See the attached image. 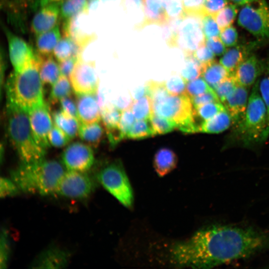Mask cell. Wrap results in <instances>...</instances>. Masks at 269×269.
Masks as SVG:
<instances>
[{"label": "cell", "mask_w": 269, "mask_h": 269, "mask_svg": "<svg viewBox=\"0 0 269 269\" xmlns=\"http://www.w3.org/2000/svg\"><path fill=\"white\" fill-rule=\"evenodd\" d=\"M268 250L269 230L216 224L172 245L169 257L178 267L209 269Z\"/></svg>", "instance_id": "cell-1"}, {"label": "cell", "mask_w": 269, "mask_h": 269, "mask_svg": "<svg viewBox=\"0 0 269 269\" xmlns=\"http://www.w3.org/2000/svg\"><path fill=\"white\" fill-rule=\"evenodd\" d=\"M65 169L62 162L44 158L33 163L21 162L10 174L20 191L45 196L56 193Z\"/></svg>", "instance_id": "cell-2"}, {"label": "cell", "mask_w": 269, "mask_h": 269, "mask_svg": "<svg viewBox=\"0 0 269 269\" xmlns=\"http://www.w3.org/2000/svg\"><path fill=\"white\" fill-rule=\"evenodd\" d=\"M39 66V57L36 53L22 70L13 71L9 75L6 85V101L27 112L45 104Z\"/></svg>", "instance_id": "cell-3"}, {"label": "cell", "mask_w": 269, "mask_h": 269, "mask_svg": "<svg viewBox=\"0 0 269 269\" xmlns=\"http://www.w3.org/2000/svg\"><path fill=\"white\" fill-rule=\"evenodd\" d=\"M5 114L6 134L21 162L33 163L45 158L46 150L34 138L28 113L6 101Z\"/></svg>", "instance_id": "cell-4"}, {"label": "cell", "mask_w": 269, "mask_h": 269, "mask_svg": "<svg viewBox=\"0 0 269 269\" xmlns=\"http://www.w3.org/2000/svg\"><path fill=\"white\" fill-rule=\"evenodd\" d=\"M259 82V79L252 87L243 119L234 127L235 134L246 146L262 142L269 136L267 111Z\"/></svg>", "instance_id": "cell-5"}, {"label": "cell", "mask_w": 269, "mask_h": 269, "mask_svg": "<svg viewBox=\"0 0 269 269\" xmlns=\"http://www.w3.org/2000/svg\"><path fill=\"white\" fill-rule=\"evenodd\" d=\"M153 113L173 122L180 130L187 133L198 132L194 108L191 98L187 95H169L152 103Z\"/></svg>", "instance_id": "cell-6"}, {"label": "cell", "mask_w": 269, "mask_h": 269, "mask_svg": "<svg viewBox=\"0 0 269 269\" xmlns=\"http://www.w3.org/2000/svg\"><path fill=\"white\" fill-rule=\"evenodd\" d=\"M97 177L102 185L124 206L132 207L133 192L121 161H115L104 166Z\"/></svg>", "instance_id": "cell-7"}, {"label": "cell", "mask_w": 269, "mask_h": 269, "mask_svg": "<svg viewBox=\"0 0 269 269\" xmlns=\"http://www.w3.org/2000/svg\"><path fill=\"white\" fill-rule=\"evenodd\" d=\"M238 23L258 42H269V3L266 0H257L243 5Z\"/></svg>", "instance_id": "cell-8"}, {"label": "cell", "mask_w": 269, "mask_h": 269, "mask_svg": "<svg viewBox=\"0 0 269 269\" xmlns=\"http://www.w3.org/2000/svg\"><path fill=\"white\" fill-rule=\"evenodd\" d=\"M203 15H184L178 30L177 47L183 51L184 55H191L204 44L206 38L203 31Z\"/></svg>", "instance_id": "cell-9"}, {"label": "cell", "mask_w": 269, "mask_h": 269, "mask_svg": "<svg viewBox=\"0 0 269 269\" xmlns=\"http://www.w3.org/2000/svg\"><path fill=\"white\" fill-rule=\"evenodd\" d=\"M94 189V182L85 172L68 170L60 179L56 193L71 199H81L88 197Z\"/></svg>", "instance_id": "cell-10"}, {"label": "cell", "mask_w": 269, "mask_h": 269, "mask_svg": "<svg viewBox=\"0 0 269 269\" xmlns=\"http://www.w3.org/2000/svg\"><path fill=\"white\" fill-rule=\"evenodd\" d=\"M69 80L76 95L98 93L99 80L94 62L85 61L80 56Z\"/></svg>", "instance_id": "cell-11"}, {"label": "cell", "mask_w": 269, "mask_h": 269, "mask_svg": "<svg viewBox=\"0 0 269 269\" xmlns=\"http://www.w3.org/2000/svg\"><path fill=\"white\" fill-rule=\"evenodd\" d=\"M62 162L67 170L86 172L94 163L92 147L80 141L68 144L61 154Z\"/></svg>", "instance_id": "cell-12"}, {"label": "cell", "mask_w": 269, "mask_h": 269, "mask_svg": "<svg viewBox=\"0 0 269 269\" xmlns=\"http://www.w3.org/2000/svg\"><path fill=\"white\" fill-rule=\"evenodd\" d=\"M28 113L34 138L39 145L46 150L50 146L48 134L54 124L49 106L45 103Z\"/></svg>", "instance_id": "cell-13"}, {"label": "cell", "mask_w": 269, "mask_h": 269, "mask_svg": "<svg viewBox=\"0 0 269 269\" xmlns=\"http://www.w3.org/2000/svg\"><path fill=\"white\" fill-rule=\"evenodd\" d=\"M8 46L9 57L13 71H19L35 56L36 53L25 40L2 26Z\"/></svg>", "instance_id": "cell-14"}, {"label": "cell", "mask_w": 269, "mask_h": 269, "mask_svg": "<svg viewBox=\"0 0 269 269\" xmlns=\"http://www.w3.org/2000/svg\"><path fill=\"white\" fill-rule=\"evenodd\" d=\"M265 67L266 62L261 60L255 54L251 53L239 65L232 75L238 85L249 88L263 75Z\"/></svg>", "instance_id": "cell-15"}, {"label": "cell", "mask_w": 269, "mask_h": 269, "mask_svg": "<svg viewBox=\"0 0 269 269\" xmlns=\"http://www.w3.org/2000/svg\"><path fill=\"white\" fill-rule=\"evenodd\" d=\"M60 3H50L40 7L33 16L30 24V29L34 35L48 31L58 25L60 17Z\"/></svg>", "instance_id": "cell-16"}, {"label": "cell", "mask_w": 269, "mask_h": 269, "mask_svg": "<svg viewBox=\"0 0 269 269\" xmlns=\"http://www.w3.org/2000/svg\"><path fill=\"white\" fill-rule=\"evenodd\" d=\"M97 93L76 95L78 119L80 123L90 124L101 121Z\"/></svg>", "instance_id": "cell-17"}, {"label": "cell", "mask_w": 269, "mask_h": 269, "mask_svg": "<svg viewBox=\"0 0 269 269\" xmlns=\"http://www.w3.org/2000/svg\"><path fill=\"white\" fill-rule=\"evenodd\" d=\"M248 89L238 85L223 103L231 117L234 127L242 121L245 115L250 95Z\"/></svg>", "instance_id": "cell-18"}, {"label": "cell", "mask_w": 269, "mask_h": 269, "mask_svg": "<svg viewBox=\"0 0 269 269\" xmlns=\"http://www.w3.org/2000/svg\"><path fill=\"white\" fill-rule=\"evenodd\" d=\"M68 252L56 247L44 250L32 263L31 268L36 269H61L65 268L69 261Z\"/></svg>", "instance_id": "cell-19"}, {"label": "cell", "mask_w": 269, "mask_h": 269, "mask_svg": "<svg viewBox=\"0 0 269 269\" xmlns=\"http://www.w3.org/2000/svg\"><path fill=\"white\" fill-rule=\"evenodd\" d=\"M144 17L136 26L138 29L149 25L162 26L169 21V18L162 0H143Z\"/></svg>", "instance_id": "cell-20"}, {"label": "cell", "mask_w": 269, "mask_h": 269, "mask_svg": "<svg viewBox=\"0 0 269 269\" xmlns=\"http://www.w3.org/2000/svg\"><path fill=\"white\" fill-rule=\"evenodd\" d=\"M257 44L236 45L227 50L222 55L219 62L232 74L239 65L251 54V50Z\"/></svg>", "instance_id": "cell-21"}, {"label": "cell", "mask_w": 269, "mask_h": 269, "mask_svg": "<svg viewBox=\"0 0 269 269\" xmlns=\"http://www.w3.org/2000/svg\"><path fill=\"white\" fill-rule=\"evenodd\" d=\"M1 4L11 20L17 22H22L30 10L39 6L38 0H1Z\"/></svg>", "instance_id": "cell-22"}, {"label": "cell", "mask_w": 269, "mask_h": 269, "mask_svg": "<svg viewBox=\"0 0 269 269\" xmlns=\"http://www.w3.org/2000/svg\"><path fill=\"white\" fill-rule=\"evenodd\" d=\"M177 162V156L172 149L162 147L154 154L153 166L158 175L163 177L175 168Z\"/></svg>", "instance_id": "cell-23"}, {"label": "cell", "mask_w": 269, "mask_h": 269, "mask_svg": "<svg viewBox=\"0 0 269 269\" xmlns=\"http://www.w3.org/2000/svg\"><path fill=\"white\" fill-rule=\"evenodd\" d=\"M61 38L58 25L52 29L36 35V53L40 56L52 55L56 44Z\"/></svg>", "instance_id": "cell-24"}, {"label": "cell", "mask_w": 269, "mask_h": 269, "mask_svg": "<svg viewBox=\"0 0 269 269\" xmlns=\"http://www.w3.org/2000/svg\"><path fill=\"white\" fill-rule=\"evenodd\" d=\"M232 125L231 117L225 110L208 120L202 121L199 125L198 132L218 134L225 131Z\"/></svg>", "instance_id": "cell-25"}, {"label": "cell", "mask_w": 269, "mask_h": 269, "mask_svg": "<svg viewBox=\"0 0 269 269\" xmlns=\"http://www.w3.org/2000/svg\"><path fill=\"white\" fill-rule=\"evenodd\" d=\"M52 119L54 124L71 139L78 135L80 123L77 118L61 109L53 113Z\"/></svg>", "instance_id": "cell-26"}, {"label": "cell", "mask_w": 269, "mask_h": 269, "mask_svg": "<svg viewBox=\"0 0 269 269\" xmlns=\"http://www.w3.org/2000/svg\"><path fill=\"white\" fill-rule=\"evenodd\" d=\"M230 75L223 66L215 59L202 64L201 76L213 89Z\"/></svg>", "instance_id": "cell-27"}, {"label": "cell", "mask_w": 269, "mask_h": 269, "mask_svg": "<svg viewBox=\"0 0 269 269\" xmlns=\"http://www.w3.org/2000/svg\"><path fill=\"white\" fill-rule=\"evenodd\" d=\"M105 132V130L101 121L90 124L80 123L78 135L85 143L96 148L102 140Z\"/></svg>", "instance_id": "cell-28"}, {"label": "cell", "mask_w": 269, "mask_h": 269, "mask_svg": "<svg viewBox=\"0 0 269 269\" xmlns=\"http://www.w3.org/2000/svg\"><path fill=\"white\" fill-rule=\"evenodd\" d=\"M39 61V74L43 85L51 86L56 82L61 75L59 64L52 55L42 56L38 54Z\"/></svg>", "instance_id": "cell-29"}, {"label": "cell", "mask_w": 269, "mask_h": 269, "mask_svg": "<svg viewBox=\"0 0 269 269\" xmlns=\"http://www.w3.org/2000/svg\"><path fill=\"white\" fill-rule=\"evenodd\" d=\"M73 91L69 78L61 74L58 80L52 86L49 101L54 105L65 97L71 96Z\"/></svg>", "instance_id": "cell-30"}, {"label": "cell", "mask_w": 269, "mask_h": 269, "mask_svg": "<svg viewBox=\"0 0 269 269\" xmlns=\"http://www.w3.org/2000/svg\"><path fill=\"white\" fill-rule=\"evenodd\" d=\"M89 10L88 0H63L60 3V17L69 19Z\"/></svg>", "instance_id": "cell-31"}, {"label": "cell", "mask_w": 269, "mask_h": 269, "mask_svg": "<svg viewBox=\"0 0 269 269\" xmlns=\"http://www.w3.org/2000/svg\"><path fill=\"white\" fill-rule=\"evenodd\" d=\"M122 111L114 104H107L101 109V122L105 131L120 127Z\"/></svg>", "instance_id": "cell-32"}, {"label": "cell", "mask_w": 269, "mask_h": 269, "mask_svg": "<svg viewBox=\"0 0 269 269\" xmlns=\"http://www.w3.org/2000/svg\"><path fill=\"white\" fill-rule=\"evenodd\" d=\"M238 12L237 5L234 3H229L213 16L221 30L232 25Z\"/></svg>", "instance_id": "cell-33"}, {"label": "cell", "mask_w": 269, "mask_h": 269, "mask_svg": "<svg viewBox=\"0 0 269 269\" xmlns=\"http://www.w3.org/2000/svg\"><path fill=\"white\" fill-rule=\"evenodd\" d=\"M137 120L149 119L153 114L152 104L150 97L145 96L134 101L130 109Z\"/></svg>", "instance_id": "cell-34"}, {"label": "cell", "mask_w": 269, "mask_h": 269, "mask_svg": "<svg viewBox=\"0 0 269 269\" xmlns=\"http://www.w3.org/2000/svg\"><path fill=\"white\" fill-rule=\"evenodd\" d=\"M155 135L149 119L137 120L129 131L127 138L140 139Z\"/></svg>", "instance_id": "cell-35"}, {"label": "cell", "mask_w": 269, "mask_h": 269, "mask_svg": "<svg viewBox=\"0 0 269 269\" xmlns=\"http://www.w3.org/2000/svg\"><path fill=\"white\" fill-rule=\"evenodd\" d=\"M184 57L185 65L180 75L187 82L201 76L202 64L193 56V54L185 55Z\"/></svg>", "instance_id": "cell-36"}, {"label": "cell", "mask_w": 269, "mask_h": 269, "mask_svg": "<svg viewBox=\"0 0 269 269\" xmlns=\"http://www.w3.org/2000/svg\"><path fill=\"white\" fill-rule=\"evenodd\" d=\"M195 117L202 121L208 120L226 110L221 102H213L194 108Z\"/></svg>", "instance_id": "cell-37"}, {"label": "cell", "mask_w": 269, "mask_h": 269, "mask_svg": "<svg viewBox=\"0 0 269 269\" xmlns=\"http://www.w3.org/2000/svg\"><path fill=\"white\" fill-rule=\"evenodd\" d=\"M53 54L58 62L74 57L73 40L67 37L61 38L55 47Z\"/></svg>", "instance_id": "cell-38"}, {"label": "cell", "mask_w": 269, "mask_h": 269, "mask_svg": "<svg viewBox=\"0 0 269 269\" xmlns=\"http://www.w3.org/2000/svg\"><path fill=\"white\" fill-rule=\"evenodd\" d=\"M149 120L155 134L168 133L177 128L172 121L153 113Z\"/></svg>", "instance_id": "cell-39"}, {"label": "cell", "mask_w": 269, "mask_h": 269, "mask_svg": "<svg viewBox=\"0 0 269 269\" xmlns=\"http://www.w3.org/2000/svg\"><path fill=\"white\" fill-rule=\"evenodd\" d=\"M238 85L232 74H231L213 89L221 102L223 103Z\"/></svg>", "instance_id": "cell-40"}, {"label": "cell", "mask_w": 269, "mask_h": 269, "mask_svg": "<svg viewBox=\"0 0 269 269\" xmlns=\"http://www.w3.org/2000/svg\"><path fill=\"white\" fill-rule=\"evenodd\" d=\"M213 91L214 89L202 77L189 81L186 84V95L190 98Z\"/></svg>", "instance_id": "cell-41"}, {"label": "cell", "mask_w": 269, "mask_h": 269, "mask_svg": "<svg viewBox=\"0 0 269 269\" xmlns=\"http://www.w3.org/2000/svg\"><path fill=\"white\" fill-rule=\"evenodd\" d=\"M165 87L171 95H186L187 82L181 75H174L164 82Z\"/></svg>", "instance_id": "cell-42"}, {"label": "cell", "mask_w": 269, "mask_h": 269, "mask_svg": "<svg viewBox=\"0 0 269 269\" xmlns=\"http://www.w3.org/2000/svg\"><path fill=\"white\" fill-rule=\"evenodd\" d=\"M8 233L2 229L0 239V269L7 268L10 255V246Z\"/></svg>", "instance_id": "cell-43"}, {"label": "cell", "mask_w": 269, "mask_h": 269, "mask_svg": "<svg viewBox=\"0 0 269 269\" xmlns=\"http://www.w3.org/2000/svg\"><path fill=\"white\" fill-rule=\"evenodd\" d=\"M263 74L262 78L259 79V88L267 109L269 129V60L266 62V67Z\"/></svg>", "instance_id": "cell-44"}, {"label": "cell", "mask_w": 269, "mask_h": 269, "mask_svg": "<svg viewBox=\"0 0 269 269\" xmlns=\"http://www.w3.org/2000/svg\"><path fill=\"white\" fill-rule=\"evenodd\" d=\"M146 84L148 88L149 96L151 99L152 103L160 101L170 95L165 87L164 82L150 80Z\"/></svg>", "instance_id": "cell-45"}, {"label": "cell", "mask_w": 269, "mask_h": 269, "mask_svg": "<svg viewBox=\"0 0 269 269\" xmlns=\"http://www.w3.org/2000/svg\"><path fill=\"white\" fill-rule=\"evenodd\" d=\"M202 22L206 39L219 37L221 29L212 15L204 14L202 17Z\"/></svg>", "instance_id": "cell-46"}, {"label": "cell", "mask_w": 269, "mask_h": 269, "mask_svg": "<svg viewBox=\"0 0 269 269\" xmlns=\"http://www.w3.org/2000/svg\"><path fill=\"white\" fill-rule=\"evenodd\" d=\"M48 140L50 145L59 148L68 144L71 139L63 131L53 124L48 134Z\"/></svg>", "instance_id": "cell-47"}, {"label": "cell", "mask_w": 269, "mask_h": 269, "mask_svg": "<svg viewBox=\"0 0 269 269\" xmlns=\"http://www.w3.org/2000/svg\"><path fill=\"white\" fill-rule=\"evenodd\" d=\"M219 37L226 47H232L237 45L238 33L232 25L221 29Z\"/></svg>", "instance_id": "cell-48"}, {"label": "cell", "mask_w": 269, "mask_h": 269, "mask_svg": "<svg viewBox=\"0 0 269 269\" xmlns=\"http://www.w3.org/2000/svg\"><path fill=\"white\" fill-rule=\"evenodd\" d=\"M184 14L204 15L203 6L205 0H182Z\"/></svg>", "instance_id": "cell-49"}, {"label": "cell", "mask_w": 269, "mask_h": 269, "mask_svg": "<svg viewBox=\"0 0 269 269\" xmlns=\"http://www.w3.org/2000/svg\"><path fill=\"white\" fill-rule=\"evenodd\" d=\"M19 189L12 179L1 177L0 180V197L5 198L16 195Z\"/></svg>", "instance_id": "cell-50"}, {"label": "cell", "mask_w": 269, "mask_h": 269, "mask_svg": "<svg viewBox=\"0 0 269 269\" xmlns=\"http://www.w3.org/2000/svg\"><path fill=\"white\" fill-rule=\"evenodd\" d=\"M135 118L131 110L122 111L120 127L125 138L127 137L129 131L135 122Z\"/></svg>", "instance_id": "cell-51"}, {"label": "cell", "mask_w": 269, "mask_h": 269, "mask_svg": "<svg viewBox=\"0 0 269 269\" xmlns=\"http://www.w3.org/2000/svg\"><path fill=\"white\" fill-rule=\"evenodd\" d=\"M193 56L201 64H203L214 60L215 55L205 43L193 53Z\"/></svg>", "instance_id": "cell-52"}, {"label": "cell", "mask_w": 269, "mask_h": 269, "mask_svg": "<svg viewBox=\"0 0 269 269\" xmlns=\"http://www.w3.org/2000/svg\"><path fill=\"white\" fill-rule=\"evenodd\" d=\"M165 10L169 20L184 16L181 0H172L166 6Z\"/></svg>", "instance_id": "cell-53"}, {"label": "cell", "mask_w": 269, "mask_h": 269, "mask_svg": "<svg viewBox=\"0 0 269 269\" xmlns=\"http://www.w3.org/2000/svg\"><path fill=\"white\" fill-rule=\"evenodd\" d=\"M228 3V0H205L203 10L205 14L213 15Z\"/></svg>", "instance_id": "cell-54"}, {"label": "cell", "mask_w": 269, "mask_h": 269, "mask_svg": "<svg viewBox=\"0 0 269 269\" xmlns=\"http://www.w3.org/2000/svg\"><path fill=\"white\" fill-rule=\"evenodd\" d=\"M191 100L194 108L210 102H220L214 91L193 97Z\"/></svg>", "instance_id": "cell-55"}, {"label": "cell", "mask_w": 269, "mask_h": 269, "mask_svg": "<svg viewBox=\"0 0 269 269\" xmlns=\"http://www.w3.org/2000/svg\"><path fill=\"white\" fill-rule=\"evenodd\" d=\"M206 44L216 56L223 55L226 51V46L219 37H215L206 39Z\"/></svg>", "instance_id": "cell-56"}, {"label": "cell", "mask_w": 269, "mask_h": 269, "mask_svg": "<svg viewBox=\"0 0 269 269\" xmlns=\"http://www.w3.org/2000/svg\"><path fill=\"white\" fill-rule=\"evenodd\" d=\"M78 58L72 57L59 62L61 74L69 78Z\"/></svg>", "instance_id": "cell-57"}, {"label": "cell", "mask_w": 269, "mask_h": 269, "mask_svg": "<svg viewBox=\"0 0 269 269\" xmlns=\"http://www.w3.org/2000/svg\"><path fill=\"white\" fill-rule=\"evenodd\" d=\"M59 102L62 109L78 119L76 102L70 96L62 99Z\"/></svg>", "instance_id": "cell-58"}, {"label": "cell", "mask_w": 269, "mask_h": 269, "mask_svg": "<svg viewBox=\"0 0 269 269\" xmlns=\"http://www.w3.org/2000/svg\"><path fill=\"white\" fill-rule=\"evenodd\" d=\"M145 96H149V90L146 83L136 88L132 95L134 101Z\"/></svg>", "instance_id": "cell-59"}, {"label": "cell", "mask_w": 269, "mask_h": 269, "mask_svg": "<svg viewBox=\"0 0 269 269\" xmlns=\"http://www.w3.org/2000/svg\"><path fill=\"white\" fill-rule=\"evenodd\" d=\"M63 0H38V4L40 7L54 3H61Z\"/></svg>", "instance_id": "cell-60"}, {"label": "cell", "mask_w": 269, "mask_h": 269, "mask_svg": "<svg viewBox=\"0 0 269 269\" xmlns=\"http://www.w3.org/2000/svg\"><path fill=\"white\" fill-rule=\"evenodd\" d=\"M129 2L135 7L143 9V0H123Z\"/></svg>", "instance_id": "cell-61"}, {"label": "cell", "mask_w": 269, "mask_h": 269, "mask_svg": "<svg viewBox=\"0 0 269 269\" xmlns=\"http://www.w3.org/2000/svg\"><path fill=\"white\" fill-rule=\"evenodd\" d=\"M233 3L236 5H245L246 4L253 2L257 0H230Z\"/></svg>", "instance_id": "cell-62"}, {"label": "cell", "mask_w": 269, "mask_h": 269, "mask_svg": "<svg viewBox=\"0 0 269 269\" xmlns=\"http://www.w3.org/2000/svg\"><path fill=\"white\" fill-rule=\"evenodd\" d=\"M100 0H88V8L90 9H95L98 6Z\"/></svg>", "instance_id": "cell-63"}, {"label": "cell", "mask_w": 269, "mask_h": 269, "mask_svg": "<svg viewBox=\"0 0 269 269\" xmlns=\"http://www.w3.org/2000/svg\"><path fill=\"white\" fill-rule=\"evenodd\" d=\"M103 2H107L108 1H117V0H101Z\"/></svg>", "instance_id": "cell-64"}]
</instances>
